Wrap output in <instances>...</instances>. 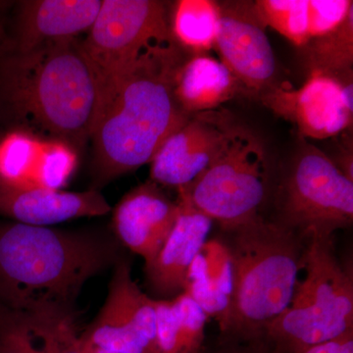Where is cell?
I'll use <instances>...</instances> for the list:
<instances>
[{"instance_id":"18","label":"cell","mask_w":353,"mask_h":353,"mask_svg":"<svg viewBox=\"0 0 353 353\" xmlns=\"http://www.w3.org/2000/svg\"><path fill=\"white\" fill-rule=\"evenodd\" d=\"M233 261L229 246L218 240L206 241L190 264L183 292L208 317L226 330L233 296Z\"/></svg>"},{"instance_id":"20","label":"cell","mask_w":353,"mask_h":353,"mask_svg":"<svg viewBox=\"0 0 353 353\" xmlns=\"http://www.w3.org/2000/svg\"><path fill=\"white\" fill-rule=\"evenodd\" d=\"M208 317L185 292L157 301L152 353H199Z\"/></svg>"},{"instance_id":"21","label":"cell","mask_w":353,"mask_h":353,"mask_svg":"<svg viewBox=\"0 0 353 353\" xmlns=\"http://www.w3.org/2000/svg\"><path fill=\"white\" fill-rule=\"evenodd\" d=\"M43 139L26 130H13L0 139V187L31 189Z\"/></svg>"},{"instance_id":"27","label":"cell","mask_w":353,"mask_h":353,"mask_svg":"<svg viewBox=\"0 0 353 353\" xmlns=\"http://www.w3.org/2000/svg\"><path fill=\"white\" fill-rule=\"evenodd\" d=\"M301 353H353V332L336 340L308 348Z\"/></svg>"},{"instance_id":"17","label":"cell","mask_w":353,"mask_h":353,"mask_svg":"<svg viewBox=\"0 0 353 353\" xmlns=\"http://www.w3.org/2000/svg\"><path fill=\"white\" fill-rule=\"evenodd\" d=\"M102 0H30L21 4L17 52L75 39L94 24Z\"/></svg>"},{"instance_id":"7","label":"cell","mask_w":353,"mask_h":353,"mask_svg":"<svg viewBox=\"0 0 353 353\" xmlns=\"http://www.w3.org/2000/svg\"><path fill=\"white\" fill-rule=\"evenodd\" d=\"M87 32L81 48L99 87V111L146 50L174 39L166 6L157 0H102Z\"/></svg>"},{"instance_id":"22","label":"cell","mask_w":353,"mask_h":353,"mask_svg":"<svg viewBox=\"0 0 353 353\" xmlns=\"http://www.w3.org/2000/svg\"><path fill=\"white\" fill-rule=\"evenodd\" d=\"M219 18L217 2L181 0L174 10L172 34L185 48L201 54L214 48Z\"/></svg>"},{"instance_id":"8","label":"cell","mask_w":353,"mask_h":353,"mask_svg":"<svg viewBox=\"0 0 353 353\" xmlns=\"http://www.w3.org/2000/svg\"><path fill=\"white\" fill-rule=\"evenodd\" d=\"M283 226L301 236H333L353 220V181L315 146H303L290 165L281 197Z\"/></svg>"},{"instance_id":"12","label":"cell","mask_w":353,"mask_h":353,"mask_svg":"<svg viewBox=\"0 0 353 353\" xmlns=\"http://www.w3.org/2000/svg\"><path fill=\"white\" fill-rule=\"evenodd\" d=\"M234 126L224 108L190 115L150 161L153 182L176 189L194 183L219 154Z\"/></svg>"},{"instance_id":"15","label":"cell","mask_w":353,"mask_h":353,"mask_svg":"<svg viewBox=\"0 0 353 353\" xmlns=\"http://www.w3.org/2000/svg\"><path fill=\"white\" fill-rule=\"evenodd\" d=\"M110 211L105 197L94 190L77 192L0 187V214L21 224L48 227L77 218L106 215Z\"/></svg>"},{"instance_id":"6","label":"cell","mask_w":353,"mask_h":353,"mask_svg":"<svg viewBox=\"0 0 353 353\" xmlns=\"http://www.w3.org/2000/svg\"><path fill=\"white\" fill-rule=\"evenodd\" d=\"M267 172L263 143L250 130L236 125L208 168L178 190L197 210L231 231L259 215Z\"/></svg>"},{"instance_id":"2","label":"cell","mask_w":353,"mask_h":353,"mask_svg":"<svg viewBox=\"0 0 353 353\" xmlns=\"http://www.w3.org/2000/svg\"><path fill=\"white\" fill-rule=\"evenodd\" d=\"M114 259L112 243L97 236L15 223L0 229V296L12 308H71Z\"/></svg>"},{"instance_id":"25","label":"cell","mask_w":353,"mask_h":353,"mask_svg":"<svg viewBox=\"0 0 353 353\" xmlns=\"http://www.w3.org/2000/svg\"><path fill=\"white\" fill-rule=\"evenodd\" d=\"M78 163L76 148L58 139H43L34 188L61 190L68 183Z\"/></svg>"},{"instance_id":"24","label":"cell","mask_w":353,"mask_h":353,"mask_svg":"<svg viewBox=\"0 0 353 353\" xmlns=\"http://www.w3.org/2000/svg\"><path fill=\"white\" fill-rule=\"evenodd\" d=\"M254 6L265 27H271L294 46L303 48L310 41L308 0H259Z\"/></svg>"},{"instance_id":"3","label":"cell","mask_w":353,"mask_h":353,"mask_svg":"<svg viewBox=\"0 0 353 353\" xmlns=\"http://www.w3.org/2000/svg\"><path fill=\"white\" fill-rule=\"evenodd\" d=\"M6 90L14 109L53 139L76 148L92 137L99 87L78 39L16 52L7 64Z\"/></svg>"},{"instance_id":"13","label":"cell","mask_w":353,"mask_h":353,"mask_svg":"<svg viewBox=\"0 0 353 353\" xmlns=\"http://www.w3.org/2000/svg\"><path fill=\"white\" fill-rule=\"evenodd\" d=\"M0 353H88L72 308L41 306L0 312Z\"/></svg>"},{"instance_id":"23","label":"cell","mask_w":353,"mask_h":353,"mask_svg":"<svg viewBox=\"0 0 353 353\" xmlns=\"http://www.w3.org/2000/svg\"><path fill=\"white\" fill-rule=\"evenodd\" d=\"M304 50L306 68L331 76L352 72L353 10L340 27L326 36L310 39Z\"/></svg>"},{"instance_id":"14","label":"cell","mask_w":353,"mask_h":353,"mask_svg":"<svg viewBox=\"0 0 353 353\" xmlns=\"http://www.w3.org/2000/svg\"><path fill=\"white\" fill-rule=\"evenodd\" d=\"M178 202L159 188L145 183L128 192L113 212V226L121 243L145 260L154 262L178 217Z\"/></svg>"},{"instance_id":"28","label":"cell","mask_w":353,"mask_h":353,"mask_svg":"<svg viewBox=\"0 0 353 353\" xmlns=\"http://www.w3.org/2000/svg\"><path fill=\"white\" fill-rule=\"evenodd\" d=\"M88 353H117V352H106V350H97V348H90V350H88Z\"/></svg>"},{"instance_id":"19","label":"cell","mask_w":353,"mask_h":353,"mask_svg":"<svg viewBox=\"0 0 353 353\" xmlns=\"http://www.w3.org/2000/svg\"><path fill=\"white\" fill-rule=\"evenodd\" d=\"M241 87L226 65L215 58L197 54L179 69L175 94L183 110L194 115L222 108Z\"/></svg>"},{"instance_id":"10","label":"cell","mask_w":353,"mask_h":353,"mask_svg":"<svg viewBox=\"0 0 353 353\" xmlns=\"http://www.w3.org/2000/svg\"><path fill=\"white\" fill-rule=\"evenodd\" d=\"M108 288L101 312L85 333L88 350L152 353L157 332V301L139 289L126 259L116 263Z\"/></svg>"},{"instance_id":"29","label":"cell","mask_w":353,"mask_h":353,"mask_svg":"<svg viewBox=\"0 0 353 353\" xmlns=\"http://www.w3.org/2000/svg\"><path fill=\"white\" fill-rule=\"evenodd\" d=\"M0 6H1V2H0Z\"/></svg>"},{"instance_id":"9","label":"cell","mask_w":353,"mask_h":353,"mask_svg":"<svg viewBox=\"0 0 353 353\" xmlns=\"http://www.w3.org/2000/svg\"><path fill=\"white\" fill-rule=\"evenodd\" d=\"M352 72L336 77L311 72L301 88L277 83L260 97L304 138L326 139L352 126Z\"/></svg>"},{"instance_id":"16","label":"cell","mask_w":353,"mask_h":353,"mask_svg":"<svg viewBox=\"0 0 353 353\" xmlns=\"http://www.w3.org/2000/svg\"><path fill=\"white\" fill-rule=\"evenodd\" d=\"M179 192L175 225L154 262L145 269L150 287L163 296L183 292L190 264L208 241L212 226V220L197 210L183 192Z\"/></svg>"},{"instance_id":"5","label":"cell","mask_w":353,"mask_h":353,"mask_svg":"<svg viewBox=\"0 0 353 353\" xmlns=\"http://www.w3.org/2000/svg\"><path fill=\"white\" fill-rule=\"evenodd\" d=\"M303 250V281L290 305L265 326L285 353H301L353 332V278L334 250L333 236L312 234Z\"/></svg>"},{"instance_id":"26","label":"cell","mask_w":353,"mask_h":353,"mask_svg":"<svg viewBox=\"0 0 353 353\" xmlns=\"http://www.w3.org/2000/svg\"><path fill=\"white\" fill-rule=\"evenodd\" d=\"M350 0H308V29L310 39L326 36L347 19L353 10Z\"/></svg>"},{"instance_id":"4","label":"cell","mask_w":353,"mask_h":353,"mask_svg":"<svg viewBox=\"0 0 353 353\" xmlns=\"http://www.w3.org/2000/svg\"><path fill=\"white\" fill-rule=\"evenodd\" d=\"M230 232L234 285L225 332L256 336L292 301L301 268V238L259 214Z\"/></svg>"},{"instance_id":"1","label":"cell","mask_w":353,"mask_h":353,"mask_svg":"<svg viewBox=\"0 0 353 353\" xmlns=\"http://www.w3.org/2000/svg\"><path fill=\"white\" fill-rule=\"evenodd\" d=\"M183 62L174 39L153 44L102 103L90 137L102 182L150 163L166 139L189 119L175 94Z\"/></svg>"},{"instance_id":"11","label":"cell","mask_w":353,"mask_h":353,"mask_svg":"<svg viewBox=\"0 0 353 353\" xmlns=\"http://www.w3.org/2000/svg\"><path fill=\"white\" fill-rule=\"evenodd\" d=\"M219 28L214 48L223 64L241 87L261 95L277 85V63L266 27L254 2L232 1L218 4Z\"/></svg>"}]
</instances>
